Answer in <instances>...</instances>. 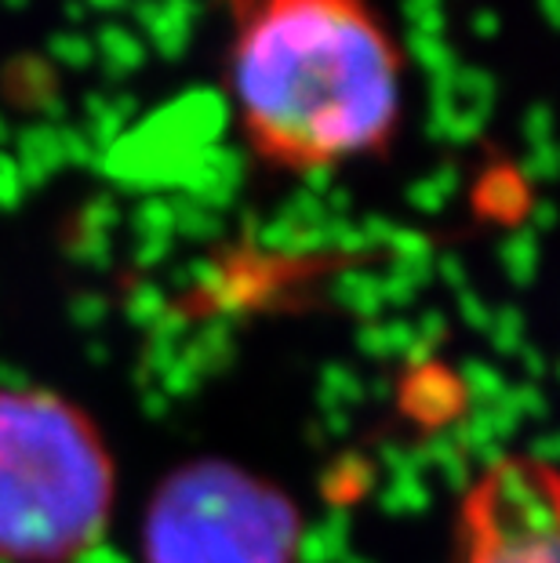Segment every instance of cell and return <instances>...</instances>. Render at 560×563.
<instances>
[{
  "mask_svg": "<svg viewBox=\"0 0 560 563\" xmlns=\"http://www.w3.org/2000/svg\"><path fill=\"white\" fill-rule=\"evenodd\" d=\"M113 459L55 393L0 389V563H74L113 517Z\"/></svg>",
  "mask_w": 560,
  "mask_h": 563,
  "instance_id": "obj_2",
  "label": "cell"
},
{
  "mask_svg": "<svg viewBox=\"0 0 560 563\" xmlns=\"http://www.w3.org/2000/svg\"><path fill=\"white\" fill-rule=\"evenodd\" d=\"M462 563H560V487L550 462L509 454L470 484L459 509Z\"/></svg>",
  "mask_w": 560,
  "mask_h": 563,
  "instance_id": "obj_4",
  "label": "cell"
},
{
  "mask_svg": "<svg viewBox=\"0 0 560 563\" xmlns=\"http://www.w3.org/2000/svg\"><path fill=\"white\" fill-rule=\"evenodd\" d=\"M295 512L230 465L205 462L164 484L150 509V563H292Z\"/></svg>",
  "mask_w": 560,
  "mask_h": 563,
  "instance_id": "obj_3",
  "label": "cell"
},
{
  "mask_svg": "<svg viewBox=\"0 0 560 563\" xmlns=\"http://www.w3.org/2000/svg\"><path fill=\"white\" fill-rule=\"evenodd\" d=\"M230 91L248 150L292 175L331 172L393 139L404 58L372 0H226Z\"/></svg>",
  "mask_w": 560,
  "mask_h": 563,
  "instance_id": "obj_1",
  "label": "cell"
}]
</instances>
